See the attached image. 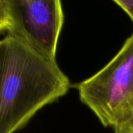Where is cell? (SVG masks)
I'll use <instances>...</instances> for the list:
<instances>
[{"label": "cell", "instance_id": "cell-1", "mask_svg": "<svg viewBox=\"0 0 133 133\" xmlns=\"http://www.w3.org/2000/svg\"><path fill=\"white\" fill-rule=\"evenodd\" d=\"M69 89L56 59L13 34L0 39V133H16Z\"/></svg>", "mask_w": 133, "mask_h": 133}, {"label": "cell", "instance_id": "cell-5", "mask_svg": "<svg viewBox=\"0 0 133 133\" xmlns=\"http://www.w3.org/2000/svg\"><path fill=\"white\" fill-rule=\"evenodd\" d=\"M133 21V0H114Z\"/></svg>", "mask_w": 133, "mask_h": 133}, {"label": "cell", "instance_id": "cell-6", "mask_svg": "<svg viewBox=\"0 0 133 133\" xmlns=\"http://www.w3.org/2000/svg\"><path fill=\"white\" fill-rule=\"evenodd\" d=\"M114 128H118L129 133H133V110L124 122H122L121 124L115 127Z\"/></svg>", "mask_w": 133, "mask_h": 133}, {"label": "cell", "instance_id": "cell-3", "mask_svg": "<svg viewBox=\"0 0 133 133\" xmlns=\"http://www.w3.org/2000/svg\"><path fill=\"white\" fill-rule=\"evenodd\" d=\"M13 34L46 56L56 59L63 26L60 0H4Z\"/></svg>", "mask_w": 133, "mask_h": 133}, {"label": "cell", "instance_id": "cell-7", "mask_svg": "<svg viewBox=\"0 0 133 133\" xmlns=\"http://www.w3.org/2000/svg\"><path fill=\"white\" fill-rule=\"evenodd\" d=\"M114 133H129V132L124 131L121 130V129H118V128H114Z\"/></svg>", "mask_w": 133, "mask_h": 133}, {"label": "cell", "instance_id": "cell-4", "mask_svg": "<svg viewBox=\"0 0 133 133\" xmlns=\"http://www.w3.org/2000/svg\"><path fill=\"white\" fill-rule=\"evenodd\" d=\"M10 28V20L4 0H0V34L8 32Z\"/></svg>", "mask_w": 133, "mask_h": 133}, {"label": "cell", "instance_id": "cell-2", "mask_svg": "<svg viewBox=\"0 0 133 133\" xmlns=\"http://www.w3.org/2000/svg\"><path fill=\"white\" fill-rule=\"evenodd\" d=\"M76 87L104 126L124 122L133 110V35L105 66Z\"/></svg>", "mask_w": 133, "mask_h": 133}]
</instances>
